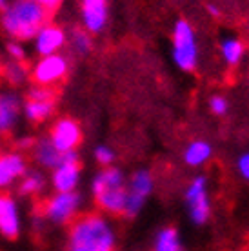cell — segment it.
I'll return each mask as SVG.
<instances>
[{
    "label": "cell",
    "mask_w": 249,
    "mask_h": 251,
    "mask_svg": "<svg viewBox=\"0 0 249 251\" xmlns=\"http://www.w3.org/2000/svg\"><path fill=\"white\" fill-rule=\"evenodd\" d=\"M68 251H115V233L100 215H84L73 220Z\"/></svg>",
    "instance_id": "cell-1"
},
{
    "label": "cell",
    "mask_w": 249,
    "mask_h": 251,
    "mask_svg": "<svg viewBox=\"0 0 249 251\" xmlns=\"http://www.w3.org/2000/svg\"><path fill=\"white\" fill-rule=\"evenodd\" d=\"M48 13L35 0H15L11 6L4 7L2 25L13 38L29 40L46 25Z\"/></svg>",
    "instance_id": "cell-2"
},
{
    "label": "cell",
    "mask_w": 249,
    "mask_h": 251,
    "mask_svg": "<svg viewBox=\"0 0 249 251\" xmlns=\"http://www.w3.org/2000/svg\"><path fill=\"white\" fill-rule=\"evenodd\" d=\"M93 195L102 211L109 215H124L127 188L122 171L117 168H107L99 173L93 180Z\"/></svg>",
    "instance_id": "cell-3"
},
{
    "label": "cell",
    "mask_w": 249,
    "mask_h": 251,
    "mask_svg": "<svg viewBox=\"0 0 249 251\" xmlns=\"http://www.w3.org/2000/svg\"><path fill=\"white\" fill-rule=\"evenodd\" d=\"M173 60L184 71H193L199 62L197 37L187 20H178L173 29Z\"/></svg>",
    "instance_id": "cell-4"
},
{
    "label": "cell",
    "mask_w": 249,
    "mask_h": 251,
    "mask_svg": "<svg viewBox=\"0 0 249 251\" xmlns=\"http://www.w3.org/2000/svg\"><path fill=\"white\" fill-rule=\"evenodd\" d=\"M80 204V197L75 191L56 193L55 197H48L44 201H37V213L40 217L50 219L56 224H66L73 220Z\"/></svg>",
    "instance_id": "cell-5"
},
{
    "label": "cell",
    "mask_w": 249,
    "mask_h": 251,
    "mask_svg": "<svg viewBox=\"0 0 249 251\" xmlns=\"http://www.w3.org/2000/svg\"><path fill=\"white\" fill-rule=\"evenodd\" d=\"M58 89L50 86H35L25 95V117L35 124L50 119L56 106Z\"/></svg>",
    "instance_id": "cell-6"
},
{
    "label": "cell",
    "mask_w": 249,
    "mask_h": 251,
    "mask_svg": "<svg viewBox=\"0 0 249 251\" xmlns=\"http://www.w3.org/2000/svg\"><path fill=\"white\" fill-rule=\"evenodd\" d=\"M186 202L189 209L191 222L197 226L206 224L211 215V204L207 195V180L206 176H197L191 180V184L186 189Z\"/></svg>",
    "instance_id": "cell-7"
},
{
    "label": "cell",
    "mask_w": 249,
    "mask_h": 251,
    "mask_svg": "<svg viewBox=\"0 0 249 251\" xmlns=\"http://www.w3.org/2000/svg\"><path fill=\"white\" fill-rule=\"evenodd\" d=\"M68 75V60L62 55H50L42 58L35 66L33 71H29V80L35 86H50L56 88Z\"/></svg>",
    "instance_id": "cell-8"
},
{
    "label": "cell",
    "mask_w": 249,
    "mask_h": 251,
    "mask_svg": "<svg viewBox=\"0 0 249 251\" xmlns=\"http://www.w3.org/2000/svg\"><path fill=\"white\" fill-rule=\"evenodd\" d=\"M153 191V176L149 171L140 170L131 176L129 186H127V199H125V209L124 215L127 217H135L138 211L144 207L146 199Z\"/></svg>",
    "instance_id": "cell-9"
},
{
    "label": "cell",
    "mask_w": 249,
    "mask_h": 251,
    "mask_svg": "<svg viewBox=\"0 0 249 251\" xmlns=\"http://www.w3.org/2000/svg\"><path fill=\"white\" fill-rule=\"evenodd\" d=\"M51 142L60 153H69L82 142V129L73 119L56 120L51 127Z\"/></svg>",
    "instance_id": "cell-10"
},
{
    "label": "cell",
    "mask_w": 249,
    "mask_h": 251,
    "mask_svg": "<svg viewBox=\"0 0 249 251\" xmlns=\"http://www.w3.org/2000/svg\"><path fill=\"white\" fill-rule=\"evenodd\" d=\"M80 178V162L75 151L62 153V162L56 166V171L53 175V184L58 193L73 191Z\"/></svg>",
    "instance_id": "cell-11"
},
{
    "label": "cell",
    "mask_w": 249,
    "mask_h": 251,
    "mask_svg": "<svg viewBox=\"0 0 249 251\" xmlns=\"http://www.w3.org/2000/svg\"><path fill=\"white\" fill-rule=\"evenodd\" d=\"M20 222L17 204L7 193H0V233L9 240L19 237Z\"/></svg>",
    "instance_id": "cell-12"
},
{
    "label": "cell",
    "mask_w": 249,
    "mask_h": 251,
    "mask_svg": "<svg viewBox=\"0 0 249 251\" xmlns=\"http://www.w3.org/2000/svg\"><path fill=\"white\" fill-rule=\"evenodd\" d=\"M82 19L86 31H102L107 20V0H82Z\"/></svg>",
    "instance_id": "cell-13"
},
{
    "label": "cell",
    "mask_w": 249,
    "mask_h": 251,
    "mask_svg": "<svg viewBox=\"0 0 249 251\" xmlns=\"http://www.w3.org/2000/svg\"><path fill=\"white\" fill-rule=\"evenodd\" d=\"M64 42H66V35L58 25H44L38 31L37 51L42 57H50V55H55L56 51L62 48Z\"/></svg>",
    "instance_id": "cell-14"
},
{
    "label": "cell",
    "mask_w": 249,
    "mask_h": 251,
    "mask_svg": "<svg viewBox=\"0 0 249 251\" xmlns=\"http://www.w3.org/2000/svg\"><path fill=\"white\" fill-rule=\"evenodd\" d=\"M25 173V160L19 153H2L0 155V188L9 184Z\"/></svg>",
    "instance_id": "cell-15"
},
{
    "label": "cell",
    "mask_w": 249,
    "mask_h": 251,
    "mask_svg": "<svg viewBox=\"0 0 249 251\" xmlns=\"http://www.w3.org/2000/svg\"><path fill=\"white\" fill-rule=\"evenodd\" d=\"M19 115V100L17 97L7 93L0 95V135H7Z\"/></svg>",
    "instance_id": "cell-16"
},
{
    "label": "cell",
    "mask_w": 249,
    "mask_h": 251,
    "mask_svg": "<svg viewBox=\"0 0 249 251\" xmlns=\"http://www.w3.org/2000/svg\"><path fill=\"white\" fill-rule=\"evenodd\" d=\"M29 76V66L20 60H9V62H2L0 60V78L6 82L19 86Z\"/></svg>",
    "instance_id": "cell-17"
},
{
    "label": "cell",
    "mask_w": 249,
    "mask_h": 251,
    "mask_svg": "<svg viewBox=\"0 0 249 251\" xmlns=\"http://www.w3.org/2000/svg\"><path fill=\"white\" fill-rule=\"evenodd\" d=\"M153 251H186L180 240V235L174 227H162L156 233Z\"/></svg>",
    "instance_id": "cell-18"
},
{
    "label": "cell",
    "mask_w": 249,
    "mask_h": 251,
    "mask_svg": "<svg viewBox=\"0 0 249 251\" xmlns=\"http://www.w3.org/2000/svg\"><path fill=\"white\" fill-rule=\"evenodd\" d=\"M35 158L46 168H56L62 162V153L56 150L51 140H38L35 144Z\"/></svg>",
    "instance_id": "cell-19"
},
{
    "label": "cell",
    "mask_w": 249,
    "mask_h": 251,
    "mask_svg": "<svg viewBox=\"0 0 249 251\" xmlns=\"http://www.w3.org/2000/svg\"><path fill=\"white\" fill-rule=\"evenodd\" d=\"M211 157V146L206 140H195L184 151V162L191 168H199Z\"/></svg>",
    "instance_id": "cell-20"
},
{
    "label": "cell",
    "mask_w": 249,
    "mask_h": 251,
    "mask_svg": "<svg viewBox=\"0 0 249 251\" xmlns=\"http://www.w3.org/2000/svg\"><path fill=\"white\" fill-rule=\"evenodd\" d=\"M222 57L229 66H235L244 57V44L238 38H225L222 42Z\"/></svg>",
    "instance_id": "cell-21"
},
{
    "label": "cell",
    "mask_w": 249,
    "mask_h": 251,
    "mask_svg": "<svg viewBox=\"0 0 249 251\" xmlns=\"http://www.w3.org/2000/svg\"><path fill=\"white\" fill-rule=\"evenodd\" d=\"M44 176L38 171H29L24 173V180L20 184V193L22 195H38L44 189Z\"/></svg>",
    "instance_id": "cell-22"
},
{
    "label": "cell",
    "mask_w": 249,
    "mask_h": 251,
    "mask_svg": "<svg viewBox=\"0 0 249 251\" xmlns=\"http://www.w3.org/2000/svg\"><path fill=\"white\" fill-rule=\"evenodd\" d=\"M71 38H73V48L78 53H87V51L91 50V38H89L86 29H75Z\"/></svg>",
    "instance_id": "cell-23"
},
{
    "label": "cell",
    "mask_w": 249,
    "mask_h": 251,
    "mask_svg": "<svg viewBox=\"0 0 249 251\" xmlns=\"http://www.w3.org/2000/svg\"><path fill=\"white\" fill-rule=\"evenodd\" d=\"M95 157H97V160H99L102 166H109V164L115 160V153H113L107 146H100V148H97V151H95Z\"/></svg>",
    "instance_id": "cell-24"
},
{
    "label": "cell",
    "mask_w": 249,
    "mask_h": 251,
    "mask_svg": "<svg viewBox=\"0 0 249 251\" xmlns=\"http://www.w3.org/2000/svg\"><path fill=\"white\" fill-rule=\"evenodd\" d=\"M209 107L215 115H224L227 111V100L224 97H213L209 100Z\"/></svg>",
    "instance_id": "cell-25"
},
{
    "label": "cell",
    "mask_w": 249,
    "mask_h": 251,
    "mask_svg": "<svg viewBox=\"0 0 249 251\" xmlns=\"http://www.w3.org/2000/svg\"><path fill=\"white\" fill-rule=\"evenodd\" d=\"M35 2H37L40 7H44V9H46V13H48V15L51 17V15H53V13H55L58 7L62 6L64 0H35Z\"/></svg>",
    "instance_id": "cell-26"
},
{
    "label": "cell",
    "mask_w": 249,
    "mask_h": 251,
    "mask_svg": "<svg viewBox=\"0 0 249 251\" xmlns=\"http://www.w3.org/2000/svg\"><path fill=\"white\" fill-rule=\"evenodd\" d=\"M238 173L242 175L244 180H248L249 182V151L248 153H244L242 157L238 158Z\"/></svg>",
    "instance_id": "cell-27"
},
{
    "label": "cell",
    "mask_w": 249,
    "mask_h": 251,
    "mask_svg": "<svg viewBox=\"0 0 249 251\" xmlns=\"http://www.w3.org/2000/svg\"><path fill=\"white\" fill-rule=\"evenodd\" d=\"M7 51H9V55L13 57V60H20V62H24V50L20 48L19 44H9L7 46Z\"/></svg>",
    "instance_id": "cell-28"
},
{
    "label": "cell",
    "mask_w": 249,
    "mask_h": 251,
    "mask_svg": "<svg viewBox=\"0 0 249 251\" xmlns=\"http://www.w3.org/2000/svg\"><path fill=\"white\" fill-rule=\"evenodd\" d=\"M209 11H211V15H218V9H217V7H213V6H209Z\"/></svg>",
    "instance_id": "cell-29"
},
{
    "label": "cell",
    "mask_w": 249,
    "mask_h": 251,
    "mask_svg": "<svg viewBox=\"0 0 249 251\" xmlns=\"http://www.w3.org/2000/svg\"><path fill=\"white\" fill-rule=\"evenodd\" d=\"M6 7V0H0V9H4Z\"/></svg>",
    "instance_id": "cell-30"
}]
</instances>
